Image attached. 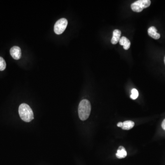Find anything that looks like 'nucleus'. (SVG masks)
I'll return each instance as SVG.
<instances>
[{
	"label": "nucleus",
	"mask_w": 165,
	"mask_h": 165,
	"mask_svg": "<svg viewBox=\"0 0 165 165\" xmlns=\"http://www.w3.org/2000/svg\"><path fill=\"white\" fill-rule=\"evenodd\" d=\"M91 106L88 100L84 99L81 101L79 106V116L80 120L85 121L89 117L91 112Z\"/></svg>",
	"instance_id": "obj_1"
},
{
	"label": "nucleus",
	"mask_w": 165,
	"mask_h": 165,
	"mask_svg": "<svg viewBox=\"0 0 165 165\" xmlns=\"http://www.w3.org/2000/svg\"><path fill=\"white\" fill-rule=\"evenodd\" d=\"M19 116L22 120L25 122H30L34 119V113L30 107L25 103H23L18 109Z\"/></svg>",
	"instance_id": "obj_2"
},
{
	"label": "nucleus",
	"mask_w": 165,
	"mask_h": 165,
	"mask_svg": "<svg viewBox=\"0 0 165 165\" xmlns=\"http://www.w3.org/2000/svg\"><path fill=\"white\" fill-rule=\"evenodd\" d=\"M150 0H139L132 4L131 8L132 11L139 13L143 11L144 9L148 8L151 5Z\"/></svg>",
	"instance_id": "obj_3"
},
{
	"label": "nucleus",
	"mask_w": 165,
	"mask_h": 165,
	"mask_svg": "<svg viewBox=\"0 0 165 165\" xmlns=\"http://www.w3.org/2000/svg\"><path fill=\"white\" fill-rule=\"evenodd\" d=\"M68 22L66 18H61L54 25V31L57 35H60L64 31L67 27Z\"/></svg>",
	"instance_id": "obj_4"
},
{
	"label": "nucleus",
	"mask_w": 165,
	"mask_h": 165,
	"mask_svg": "<svg viewBox=\"0 0 165 165\" xmlns=\"http://www.w3.org/2000/svg\"><path fill=\"white\" fill-rule=\"evenodd\" d=\"M10 53L13 58L19 60L21 58V50L20 47L17 46H13L10 51Z\"/></svg>",
	"instance_id": "obj_5"
},
{
	"label": "nucleus",
	"mask_w": 165,
	"mask_h": 165,
	"mask_svg": "<svg viewBox=\"0 0 165 165\" xmlns=\"http://www.w3.org/2000/svg\"><path fill=\"white\" fill-rule=\"evenodd\" d=\"M121 31L118 30H115L113 31V36L111 39V42L112 44H117L121 38Z\"/></svg>",
	"instance_id": "obj_6"
},
{
	"label": "nucleus",
	"mask_w": 165,
	"mask_h": 165,
	"mask_svg": "<svg viewBox=\"0 0 165 165\" xmlns=\"http://www.w3.org/2000/svg\"><path fill=\"white\" fill-rule=\"evenodd\" d=\"M157 30L156 28L153 26L149 28L148 30V35L150 36L152 38L154 39H158L160 38V34L157 32Z\"/></svg>",
	"instance_id": "obj_7"
},
{
	"label": "nucleus",
	"mask_w": 165,
	"mask_h": 165,
	"mask_svg": "<svg viewBox=\"0 0 165 165\" xmlns=\"http://www.w3.org/2000/svg\"><path fill=\"white\" fill-rule=\"evenodd\" d=\"M119 42L120 43V45H123V48L125 50H129V49L130 47V41L126 37H122L120 38Z\"/></svg>",
	"instance_id": "obj_8"
},
{
	"label": "nucleus",
	"mask_w": 165,
	"mask_h": 165,
	"mask_svg": "<svg viewBox=\"0 0 165 165\" xmlns=\"http://www.w3.org/2000/svg\"><path fill=\"white\" fill-rule=\"evenodd\" d=\"M127 155V151L125 148L122 146H119L117 150V153L116 154L117 157L119 159L124 158L126 157Z\"/></svg>",
	"instance_id": "obj_9"
},
{
	"label": "nucleus",
	"mask_w": 165,
	"mask_h": 165,
	"mask_svg": "<svg viewBox=\"0 0 165 165\" xmlns=\"http://www.w3.org/2000/svg\"><path fill=\"white\" fill-rule=\"evenodd\" d=\"M135 126V123L132 121H126L123 123L122 129L124 130H129L132 129Z\"/></svg>",
	"instance_id": "obj_10"
},
{
	"label": "nucleus",
	"mask_w": 165,
	"mask_h": 165,
	"mask_svg": "<svg viewBox=\"0 0 165 165\" xmlns=\"http://www.w3.org/2000/svg\"><path fill=\"white\" fill-rule=\"evenodd\" d=\"M132 94L131 95L130 97L132 100H135L139 96L138 91L135 89H133L132 90Z\"/></svg>",
	"instance_id": "obj_11"
},
{
	"label": "nucleus",
	"mask_w": 165,
	"mask_h": 165,
	"mask_svg": "<svg viewBox=\"0 0 165 165\" xmlns=\"http://www.w3.org/2000/svg\"><path fill=\"white\" fill-rule=\"evenodd\" d=\"M6 67V63L5 60L0 57V71H3Z\"/></svg>",
	"instance_id": "obj_12"
},
{
	"label": "nucleus",
	"mask_w": 165,
	"mask_h": 165,
	"mask_svg": "<svg viewBox=\"0 0 165 165\" xmlns=\"http://www.w3.org/2000/svg\"><path fill=\"white\" fill-rule=\"evenodd\" d=\"M161 127H162V129L165 130V119L162 122Z\"/></svg>",
	"instance_id": "obj_13"
},
{
	"label": "nucleus",
	"mask_w": 165,
	"mask_h": 165,
	"mask_svg": "<svg viewBox=\"0 0 165 165\" xmlns=\"http://www.w3.org/2000/svg\"><path fill=\"white\" fill-rule=\"evenodd\" d=\"M117 127L122 128V127L123 126V123H122V122H119V123L117 124Z\"/></svg>",
	"instance_id": "obj_14"
},
{
	"label": "nucleus",
	"mask_w": 165,
	"mask_h": 165,
	"mask_svg": "<svg viewBox=\"0 0 165 165\" xmlns=\"http://www.w3.org/2000/svg\"><path fill=\"white\" fill-rule=\"evenodd\" d=\"M164 63H165V58H164Z\"/></svg>",
	"instance_id": "obj_15"
}]
</instances>
